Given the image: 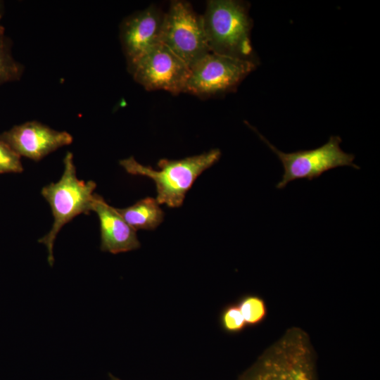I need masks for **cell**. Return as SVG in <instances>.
<instances>
[{
    "instance_id": "obj_5",
    "label": "cell",
    "mask_w": 380,
    "mask_h": 380,
    "mask_svg": "<svg viewBox=\"0 0 380 380\" xmlns=\"http://www.w3.org/2000/svg\"><path fill=\"white\" fill-rule=\"evenodd\" d=\"M247 125L255 130L283 165L281 179L276 185L278 189L285 188L289 182L296 179L312 180L320 177L324 172L338 167L349 166L357 170L360 169L353 162L355 156L341 149L340 144L342 140L339 136H331L327 143L314 149L284 153L271 144L254 127Z\"/></svg>"
},
{
    "instance_id": "obj_15",
    "label": "cell",
    "mask_w": 380,
    "mask_h": 380,
    "mask_svg": "<svg viewBox=\"0 0 380 380\" xmlns=\"http://www.w3.org/2000/svg\"><path fill=\"white\" fill-rule=\"evenodd\" d=\"M220 324L224 331L231 334L245 329L246 325L236 303L227 304L223 308L220 315Z\"/></svg>"
},
{
    "instance_id": "obj_4",
    "label": "cell",
    "mask_w": 380,
    "mask_h": 380,
    "mask_svg": "<svg viewBox=\"0 0 380 380\" xmlns=\"http://www.w3.org/2000/svg\"><path fill=\"white\" fill-rule=\"evenodd\" d=\"M63 163L61 179L42 189V195L51 208L53 222L50 231L38 241L46 247L50 266L54 263L53 245L58 232L75 217L92 210L96 186L94 181L84 182L77 178L71 152L66 153Z\"/></svg>"
},
{
    "instance_id": "obj_10",
    "label": "cell",
    "mask_w": 380,
    "mask_h": 380,
    "mask_svg": "<svg viewBox=\"0 0 380 380\" xmlns=\"http://www.w3.org/2000/svg\"><path fill=\"white\" fill-rule=\"evenodd\" d=\"M20 156L38 161L73 140L70 134L57 131L37 121L13 127L0 135Z\"/></svg>"
},
{
    "instance_id": "obj_13",
    "label": "cell",
    "mask_w": 380,
    "mask_h": 380,
    "mask_svg": "<svg viewBox=\"0 0 380 380\" xmlns=\"http://www.w3.org/2000/svg\"><path fill=\"white\" fill-rule=\"evenodd\" d=\"M11 45L4 27L0 26V85L19 80L24 71L23 65L13 56Z\"/></svg>"
},
{
    "instance_id": "obj_12",
    "label": "cell",
    "mask_w": 380,
    "mask_h": 380,
    "mask_svg": "<svg viewBox=\"0 0 380 380\" xmlns=\"http://www.w3.org/2000/svg\"><path fill=\"white\" fill-rule=\"evenodd\" d=\"M156 199L147 197L125 208H117L125 222L135 231L154 229L163 220V212Z\"/></svg>"
},
{
    "instance_id": "obj_11",
    "label": "cell",
    "mask_w": 380,
    "mask_h": 380,
    "mask_svg": "<svg viewBox=\"0 0 380 380\" xmlns=\"http://www.w3.org/2000/svg\"><path fill=\"white\" fill-rule=\"evenodd\" d=\"M91 211L97 214L100 222L102 251L117 254L140 247L136 231L125 222L117 208L109 205L97 194L94 196Z\"/></svg>"
},
{
    "instance_id": "obj_14",
    "label": "cell",
    "mask_w": 380,
    "mask_h": 380,
    "mask_svg": "<svg viewBox=\"0 0 380 380\" xmlns=\"http://www.w3.org/2000/svg\"><path fill=\"white\" fill-rule=\"evenodd\" d=\"M246 327H255L266 318L267 308L263 298L254 294L241 296L236 303Z\"/></svg>"
},
{
    "instance_id": "obj_18",
    "label": "cell",
    "mask_w": 380,
    "mask_h": 380,
    "mask_svg": "<svg viewBox=\"0 0 380 380\" xmlns=\"http://www.w3.org/2000/svg\"><path fill=\"white\" fill-rule=\"evenodd\" d=\"M109 379L110 380H121L119 378L113 376L112 374H109Z\"/></svg>"
},
{
    "instance_id": "obj_2",
    "label": "cell",
    "mask_w": 380,
    "mask_h": 380,
    "mask_svg": "<svg viewBox=\"0 0 380 380\" xmlns=\"http://www.w3.org/2000/svg\"><path fill=\"white\" fill-rule=\"evenodd\" d=\"M202 17L210 52L258 64L251 42L253 23L246 3L210 0Z\"/></svg>"
},
{
    "instance_id": "obj_9",
    "label": "cell",
    "mask_w": 380,
    "mask_h": 380,
    "mask_svg": "<svg viewBox=\"0 0 380 380\" xmlns=\"http://www.w3.org/2000/svg\"><path fill=\"white\" fill-rule=\"evenodd\" d=\"M165 13L156 6L137 11L122 22L120 38L128 70L160 43Z\"/></svg>"
},
{
    "instance_id": "obj_6",
    "label": "cell",
    "mask_w": 380,
    "mask_h": 380,
    "mask_svg": "<svg viewBox=\"0 0 380 380\" xmlns=\"http://www.w3.org/2000/svg\"><path fill=\"white\" fill-rule=\"evenodd\" d=\"M160 43L168 47L191 69L210 52L202 15L184 1H172L165 13Z\"/></svg>"
},
{
    "instance_id": "obj_17",
    "label": "cell",
    "mask_w": 380,
    "mask_h": 380,
    "mask_svg": "<svg viewBox=\"0 0 380 380\" xmlns=\"http://www.w3.org/2000/svg\"><path fill=\"white\" fill-rule=\"evenodd\" d=\"M4 11V2L2 1H0V20L3 17Z\"/></svg>"
},
{
    "instance_id": "obj_16",
    "label": "cell",
    "mask_w": 380,
    "mask_h": 380,
    "mask_svg": "<svg viewBox=\"0 0 380 380\" xmlns=\"http://www.w3.org/2000/svg\"><path fill=\"white\" fill-rule=\"evenodd\" d=\"M20 156L0 138V173L21 172Z\"/></svg>"
},
{
    "instance_id": "obj_7",
    "label": "cell",
    "mask_w": 380,
    "mask_h": 380,
    "mask_svg": "<svg viewBox=\"0 0 380 380\" xmlns=\"http://www.w3.org/2000/svg\"><path fill=\"white\" fill-rule=\"evenodd\" d=\"M256 64L210 52L191 69L186 93L210 96L235 91Z\"/></svg>"
},
{
    "instance_id": "obj_3",
    "label": "cell",
    "mask_w": 380,
    "mask_h": 380,
    "mask_svg": "<svg viewBox=\"0 0 380 380\" xmlns=\"http://www.w3.org/2000/svg\"><path fill=\"white\" fill-rule=\"evenodd\" d=\"M220 156L219 149H212L180 160L161 159L158 163L160 170L140 164L132 156L120 160V164L128 173L146 176L155 182L159 204L178 208L196 178L217 162Z\"/></svg>"
},
{
    "instance_id": "obj_8",
    "label": "cell",
    "mask_w": 380,
    "mask_h": 380,
    "mask_svg": "<svg viewBox=\"0 0 380 380\" xmlns=\"http://www.w3.org/2000/svg\"><path fill=\"white\" fill-rule=\"evenodd\" d=\"M134 80L147 90L185 92L190 68L165 45L160 43L128 70Z\"/></svg>"
},
{
    "instance_id": "obj_1",
    "label": "cell",
    "mask_w": 380,
    "mask_h": 380,
    "mask_svg": "<svg viewBox=\"0 0 380 380\" xmlns=\"http://www.w3.org/2000/svg\"><path fill=\"white\" fill-rule=\"evenodd\" d=\"M238 380H317L308 334L299 327L289 328Z\"/></svg>"
}]
</instances>
